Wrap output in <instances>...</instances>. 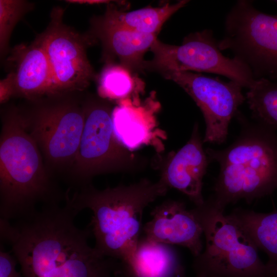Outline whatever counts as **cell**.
Segmentation results:
<instances>
[{"instance_id": "cell-15", "label": "cell", "mask_w": 277, "mask_h": 277, "mask_svg": "<svg viewBox=\"0 0 277 277\" xmlns=\"http://www.w3.org/2000/svg\"><path fill=\"white\" fill-rule=\"evenodd\" d=\"M199 125L195 123L190 139L170 155L161 171L160 179L168 187L186 195L198 206L204 202L203 180L210 161L204 150Z\"/></svg>"}, {"instance_id": "cell-25", "label": "cell", "mask_w": 277, "mask_h": 277, "mask_svg": "<svg viewBox=\"0 0 277 277\" xmlns=\"http://www.w3.org/2000/svg\"><path fill=\"white\" fill-rule=\"evenodd\" d=\"M175 277H188L186 275L185 268L183 265L179 268Z\"/></svg>"}, {"instance_id": "cell-19", "label": "cell", "mask_w": 277, "mask_h": 277, "mask_svg": "<svg viewBox=\"0 0 277 277\" xmlns=\"http://www.w3.org/2000/svg\"><path fill=\"white\" fill-rule=\"evenodd\" d=\"M229 215L245 230L259 250L266 254L267 263L277 269V210L263 213L236 208Z\"/></svg>"}, {"instance_id": "cell-14", "label": "cell", "mask_w": 277, "mask_h": 277, "mask_svg": "<svg viewBox=\"0 0 277 277\" xmlns=\"http://www.w3.org/2000/svg\"><path fill=\"white\" fill-rule=\"evenodd\" d=\"M151 219L143 226L147 239L187 248L195 257L203 251V230L191 209L181 201L168 200L151 212Z\"/></svg>"}, {"instance_id": "cell-7", "label": "cell", "mask_w": 277, "mask_h": 277, "mask_svg": "<svg viewBox=\"0 0 277 277\" xmlns=\"http://www.w3.org/2000/svg\"><path fill=\"white\" fill-rule=\"evenodd\" d=\"M85 120L78 151L64 182L70 190L92 184L103 174L138 170L143 160L125 147L114 130L113 109L107 100L85 94Z\"/></svg>"}, {"instance_id": "cell-22", "label": "cell", "mask_w": 277, "mask_h": 277, "mask_svg": "<svg viewBox=\"0 0 277 277\" xmlns=\"http://www.w3.org/2000/svg\"><path fill=\"white\" fill-rule=\"evenodd\" d=\"M35 7L25 0H0V54L1 59L10 50L9 41L17 24Z\"/></svg>"}, {"instance_id": "cell-17", "label": "cell", "mask_w": 277, "mask_h": 277, "mask_svg": "<svg viewBox=\"0 0 277 277\" xmlns=\"http://www.w3.org/2000/svg\"><path fill=\"white\" fill-rule=\"evenodd\" d=\"M182 265L172 247L145 237L130 263L121 266V277H175Z\"/></svg>"}, {"instance_id": "cell-12", "label": "cell", "mask_w": 277, "mask_h": 277, "mask_svg": "<svg viewBox=\"0 0 277 277\" xmlns=\"http://www.w3.org/2000/svg\"><path fill=\"white\" fill-rule=\"evenodd\" d=\"M7 55V74L0 82L1 104L12 97L30 101L51 94L49 63L36 38L29 44L17 45Z\"/></svg>"}, {"instance_id": "cell-6", "label": "cell", "mask_w": 277, "mask_h": 277, "mask_svg": "<svg viewBox=\"0 0 277 277\" xmlns=\"http://www.w3.org/2000/svg\"><path fill=\"white\" fill-rule=\"evenodd\" d=\"M191 210L205 238V250L192 261L194 277H277V269L261 260L256 245L234 218L207 200Z\"/></svg>"}, {"instance_id": "cell-5", "label": "cell", "mask_w": 277, "mask_h": 277, "mask_svg": "<svg viewBox=\"0 0 277 277\" xmlns=\"http://www.w3.org/2000/svg\"><path fill=\"white\" fill-rule=\"evenodd\" d=\"M85 94H50L17 106L22 125L36 143L48 171L59 181H65L78 151Z\"/></svg>"}, {"instance_id": "cell-3", "label": "cell", "mask_w": 277, "mask_h": 277, "mask_svg": "<svg viewBox=\"0 0 277 277\" xmlns=\"http://www.w3.org/2000/svg\"><path fill=\"white\" fill-rule=\"evenodd\" d=\"M241 125L238 137L227 147L208 148L211 162L220 166L213 193L207 199L216 209L243 200L251 204L277 190V128L251 122L239 111Z\"/></svg>"}, {"instance_id": "cell-2", "label": "cell", "mask_w": 277, "mask_h": 277, "mask_svg": "<svg viewBox=\"0 0 277 277\" xmlns=\"http://www.w3.org/2000/svg\"><path fill=\"white\" fill-rule=\"evenodd\" d=\"M1 119L0 219H26L37 211L38 204L65 201L66 191L46 169L36 143L21 123L17 106H4Z\"/></svg>"}, {"instance_id": "cell-8", "label": "cell", "mask_w": 277, "mask_h": 277, "mask_svg": "<svg viewBox=\"0 0 277 277\" xmlns=\"http://www.w3.org/2000/svg\"><path fill=\"white\" fill-rule=\"evenodd\" d=\"M225 27L219 49L232 51L255 80L277 81V15L258 10L249 1H239L227 14Z\"/></svg>"}, {"instance_id": "cell-4", "label": "cell", "mask_w": 277, "mask_h": 277, "mask_svg": "<svg viewBox=\"0 0 277 277\" xmlns=\"http://www.w3.org/2000/svg\"><path fill=\"white\" fill-rule=\"evenodd\" d=\"M169 189L160 179L155 182L142 179L102 190L91 184L74 190L72 196L67 192L65 202L76 215L85 209L92 211L88 227L94 247L123 266L131 261L140 240L144 210Z\"/></svg>"}, {"instance_id": "cell-24", "label": "cell", "mask_w": 277, "mask_h": 277, "mask_svg": "<svg viewBox=\"0 0 277 277\" xmlns=\"http://www.w3.org/2000/svg\"><path fill=\"white\" fill-rule=\"evenodd\" d=\"M67 3H74V4H109L110 3L109 1H104V0H68L66 1Z\"/></svg>"}, {"instance_id": "cell-13", "label": "cell", "mask_w": 277, "mask_h": 277, "mask_svg": "<svg viewBox=\"0 0 277 277\" xmlns=\"http://www.w3.org/2000/svg\"><path fill=\"white\" fill-rule=\"evenodd\" d=\"M116 104L112 111V121L121 143L131 151L150 146L157 152H162L167 136L159 127L156 114L160 104L154 93L144 101L126 98Z\"/></svg>"}, {"instance_id": "cell-16", "label": "cell", "mask_w": 277, "mask_h": 277, "mask_svg": "<svg viewBox=\"0 0 277 277\" xmlns=\"http://www.w3.org/2000/svg\"><path fill=\"white\" fill-rule=\"evenodd\" d=\"M86 33L93 43L101 42L106 64L117 59L118 64L132 72L144 69V54L157 39V35L121 28L103 21L99 16L91 19L90 30Z\"/></svg>"}, {"instance_id": "cell-20", "label": "cell", "mask_w": 277, "mask_h": 277, "mask_svg": "<svg viewBox=\"0 0 277 277\" xmlns=\"http://www.w3.org/2000/svg\"><path fill=\"white\" fill-rule=\"evenodd\" d=\"M131 72L118 64H106L98 77V96L116 102L126 98H141L143 84Z\"/></svg>"}, {"instance_id": "cell-10", "label": "cell", "mask_w": 277, "mask_h": 277, "mask_svg": "<svg viewBox=\"0 0 277 277\" xmlns=\"http://www.w3.org/2000/svg\"><path fill=\"white\" fill-rule=\"evenodd\" d=\"M64 11L61 7H53L47 27L35 38L49 63L51 94L83 92L96 77L87 55V48L93 42L86 33L63 22Z\"/></svg>"}, {"instance_id": "cell-23", "label": "cell", "mask_w": 277, "mask_h": 277, "mask_svg": "<svg viewBox=\"0 0 277 277\" xmlns=\"http://www.w3.org/2000/svg\"><path fill=\"white\" fill-rule=\"evenodd\" d=\"M17 261L11 252L5 250L4 245L0 246V277H23L16 269Z\"/></svg>"}, {"instance_id": "cell-11", "label": "cell", "mask_w": 277, "mask_h": 277, "mask_svg": "<svg viewBox=\"0 0 277 277\" xmlns=\"http://www.w3.org/2000/svg\"><path fill=\"white\" fill-rule=\"evenodd\" d=\"M161 74L180 86L200 108L206 124L203 143L225 142L229 124L246 100L243 87L233 81L227 82L191 71H170Z\"/></svg>"}, {"instance_id": "cell-9", "label": "cell", "mask_w": 277, "mask_h": 277, "mask_svg": "<svg viewBox=\"0 0 277 277\" xmlns=\"http://www.w3.org/2000/svg\"><path fill=\"white\" fill-rule=\"evenodd\" d=\"M150 50L153 56L145 61L144 68L161 73L170 71L211 73L226 76L248 89L255 80L246 64L222 54L211 30L190 34L180 45L165 44L156 39Z\"/></svg>"}, {"instance_id": "cell-1", "label": "cell", "mask_w": 277, "mask_h": 277, "mask_svg": "<svg viewBox=\"0 0 277 277\" xmlns=\"http://www.w3.org/2000/svg\"><path fill=\"white\" fill-rule=\"evenodd\" d=\"M67 204L43 205L14 223L0 219L1 243L11 247L23 277H121L120 262L88 244V226L78 228Z\"/></svg>"}, {"instance_id": "cell-26", "label": "cell", "mask_w": 277, "mask_h": 277, "mask_svg": "<svg viewBox=\"0 0 277 277\" xmlns=\"http://www.w3.org/2000/svg\"><path fill=\"white\" fill-rule=\"evenodd\" d=\"M274 2L277 4V1H274Z\"/></svg>"}, {"instance_id": "cell-21", "label": "cell", "mask_w": 277, "mask_h": 277, "mask_svg": "<svg viewBox=\"0 0 277 277\" xmlns=\"http://www.w3.org/2000/svg\"><path fill=\"white\" fill-rule=\"evenodd\" d=\"M245 97L254 120L277 128V81L255 80Z\"/></svg>"}, {"instance_id": "cell-18", "label": "cell", "mask_w": 277, "mask_h": 277, "mask_svg": "<svg viewBox=\"0 0 277 277\" xmlns=\"http://www.w3.org/2000/svg\"><path fill=\"white\" fill-rule=\"evenodd\" d=\"M188 1L182 0L174 4L147 7L129 12L109 4L105 13L99 16L103 21L126 29L157 35L164 23L174 13L184 7Z\"/></svg>"}]
</instances>
